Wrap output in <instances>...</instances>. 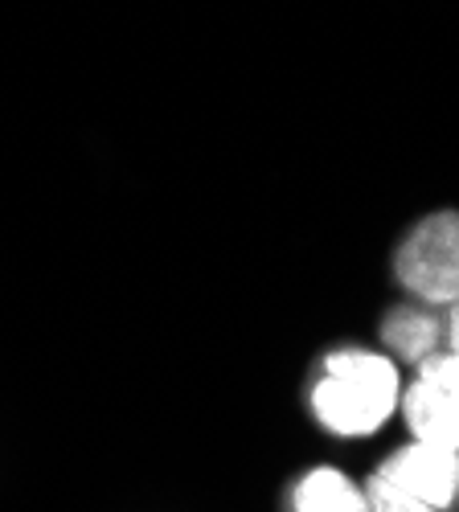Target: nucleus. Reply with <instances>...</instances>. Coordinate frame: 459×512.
Returning a JSON list of instances; mask_svg holds the SVG:
<instances>
[{
    "instance_id": "nucleus-1",
    "label": "nucleus",
    "mask_w": 459,
    "mask_h": 512,
    "mask_svg": "<svg viewBox=\"0 0 459 512\" xmlns=\"http://www.w3.org/2000/svg\"><path fill=\"white\" fill-rule=\"evenodd\" d=\"M402 398L398 361L369 349H337L324 357V373L316 377L312 410L324 431L341 439L373 435L394 418Z\"/></svg>"
},
{
    "instance_id": "nucleus-2",
    "label": "nucleus",
    "mask_w": 459,
    "mask_h": 512,
    "mask_svg": "<svg viewBox=\"0 0 459 512\" xmlns=\"http://www.w3.org/2000/svg\"><path fill=\"white\" fill-rule=\"evenodd\" d=\"M398 283L427 308H451L459 300V213L439 209L414 222L394 250Z\"/></svg>"
},
{
    "instance_id": "nucleus-3",
    "label": "nucleus",
    "mask_w": 459,
    "mask_h": 512,
    "mask_svg": "<svg viewBox=\"0 0 459 512\" xmlns=\"http://www.w3.org/2000/svg\"><path fill=\"white\" fill-rule=\"evenodd\" d=\"M414 443H435L459 451V357L435 353L414 365L410 386L398 398Z\"/></svg>"
},
{
    "instance_id": "nucleus-4",
    "label": "nucleus",
    "mask_w": 459,
    "mask_h": 512,
    "mask_svg": "<svg viewBox=\"0 0 459 512\" xmlns=\"http://www.w3.org/2000/svg\"><path fill=\"white\" fill-rule=\"evenodd\" d=\"M378 476L402 488L406 496L447 512L459 500V451L435 443H410L378 467Z\"/></svg>"
},
{
    "instance_id": "nucleus-5",
    "label": "nucleus",
    "mask_w": 459,
    "mask_h": 512,
    "mask_svg": "<svg viewBox=\"0 0 459 512\" xmlns=\"http://www.w3.org/2000/svg\"><path fill=\"white\" fill-rule=\"evenodd\" d=\"M382 345L410 365H423L427 357L443 353V316L427 304H398L382 320Z\"/></svg>"
},
{
    "instance_id": "nucleus-6",
    "label": "nucleus",
    "mask_w": 459,
    "mask_h": 512,
    "mask_svg": "<svg viewBox=\"0 0 459 512\" xmlns=\"http://www.w3.org/2000/svg\"><path fill=\"white\" fill-rule=\"evenodd\" d=\"M296 512H369L365 492L337 467H316L296 488Z\"/></svg>"
},
{
    "instance_id": "nucleus-7",
    "label": "nucleus",
    "mask_w": 459,
    "mask_h": 512,
    "mask_svg": "<svg viewBox=\"0 0 459 512\" xmlns=\"http://www.w3.org/2000/svg\"><path fill=\"white\" fill-rule=\"evenodd\" d=\"M365 504H369V512H439V508H431V504H423V500L406 496L402 488H394V484L382 480L378 472L365 480Z\"/></svg>"
},
{
    "instance_id": "nucleus-8",
    "label": "nucleus",
    "mask_w": 459,
    "mask_h": 512,
    "mask_svg": "<svg viewBox=\"0 0 459 512\" xmlns=\"http://www.w3.org/2000/svg\"><path fill=\"white\" fill-rule=\"evenodd\" d=\"M443 349L459 357V300H455V304L447 308V316H443Z\"/></svg>"
}]
</instances>
